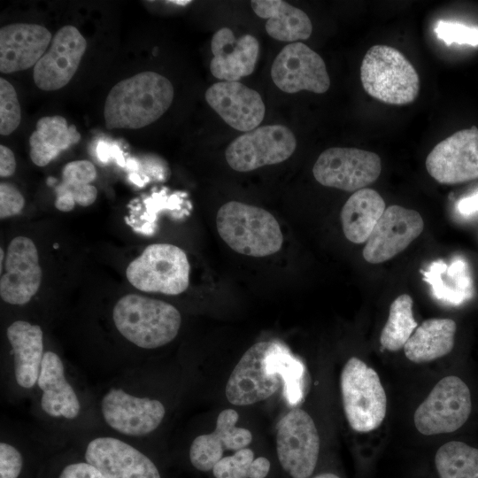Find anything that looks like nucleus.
Segmentation results:
<instances>
[{
	"label": "nucleus",
	"instance_id": "4be33fe9",
	"mask_svg": "<svg viewBox=\"0 0 478 478\" xmlns=\"http://www.w3.org/2000/svg\"><path fill=\"white\" fill-rule=\"evenodd\" d=\"M213 58L212 74L226 81H237L254 71L259 54V43L251 35L235 38L228 27L217 30L211 41Z\"/></svg>",
	"mask_w": 478,
	"mask_h": 478
},
{
	"label": "nucleus",
	"instance_id": "7ed1b4c3",
	"mask_svg": "<svg viewBox=\"0 0 478 478\" xmlns=\"http://www.w3.org/2000/svg\"><path fill=\"white\" fill-rule=\"evenodd\" d=\"M216 227L221 239L235 252L262 258L281 248L283 236L277 220L268 211L237 201L219 209Z\"/></svg>",
	"mask_w": 478,
	"mask_h": 478
},
{
	"label": "nucleus",
	"instance_id": "4468645a",
	"mask_svg": "<svg viewBox=\"0 0 478 478\" xmlns=\"http://www.w3.org/2000/svg\"><path fill=\"white\" fill-rule=\"evenodd\" d=\"M274 83L286 93L308 90L325 93L330 79L322 58L302 42L286 45L276 56L271 68Z\"/></svg>",
	"mask_w": 478,
	"mask_h": 478
},
{
	"label": "nucleus",
	"instance_id": "9d476101",
	"mask_svg": "<svg viewBox=\"0 0 478 478\" xmlns=\"http://www.w3.org/2000/svg\"><path fill=\"white\" fill-rule=\"evenodd\" d=\"M100 412L111 429L127 437L151 434L166 416V407L160 400L119 387L110 388L103 395Z\"/></svg>",
	"mask_w": 478,
	"mask_h": 478
},
{
	"label": "nucleus",
	"instance_id": "0eeeda50",
	"mask_svg": "<svg viewBox=\"0 0 478 478\" xmlns=\"http://www.w3.org/2000/svg\"><path fill=\"white\" fill-rule=\"evenodd\" d=\"M189 271L182 249L170 243H153L128 264L126 276L141 291L179 295L189 285Z\"/></svg>",
	"mask_w": 478,
	"mask_h": 478
},
{
	"label": "nucleus",
	"instance_id": "bb28decb",
	"mask_svg": "<svg viewBox=\"0 0 478 478\" xmlns=\"http://www.w3.org/2000/svg\"><path fill=\"white\" fill-rule=\"evenodd\" d=\"M456 329L455 321L451 319L426 320L417 327L405 344V357L419 364L449 354L454 346Z\"/></svg>",
	"mask_w": 478,
	"mask_h": 478
},
{
	"label": "nucleus",
	"instance_id": "1a4fd4ad",
	"mask_svg": "<svg viewBox=\"0 0 478 478\" xmlns=\"http://www.w3.org/2000/svg\"><path fill=\"white\" fill-rule=\"evenodd\" d=\"M293 132L280 124L258 127L236 137L226 149L228 166L237 172H250L287 160L295 151Z\"/></svg>",
	"mask_w": 478,
	"mask_h": 478
},
{
	"label": "nucleus",
	"instance_id": "f8f14e48",
	"mask_svg": "<svg viewBox=\"0 0 478 478\" xmlns=\"http://www.w3.org/2000/svg\"><path fill=\"white\" fill-rule=\"evenodd\" d=\"M280 464L292 478H308L320 452V436L312 418L302 409L290 410L277 425Z\"/></svg>",
	"mask_w": 478,
	"mask_h": 478
},
{
	"label": "nucleus",
	"instance_id": "423d86ee",
	"mask_svg": "<svg viewBox=\"0 0 478 478\" xmlns=\"http://www.w3.org/2000/svg\"><path fill=\"white\" fill-rule=\"evenodd\" d=\"M343 411L351 428L359 433L376 429L387 412V396L378 374L351 357L341 373Z\"/></svg>",
	"mask_w": 478,
	"mask_h": 478
},
{
	"label": "nucleus",
	"instance_id": "c756f323",
	"mask_svg": "<svg viewBox=\"0 0 478 478\" xmlns=\"http://www.w3.org/2000/svg\"><path fill=\"white\" fill-rule=\"evenodd\" d=\"M96 178V167L89 160H74L65 165L61 181L54 187L55 207L67 212L76 204L83 207L91 205L97 197V189L91 184Z\"/></svg>",
	"mask_w": 478,
	"mask_h": 478
},
{
	"label": "nucleus",
	"instance_id": "a211bd4d",
	"mask_svg": "<svg viewBox=\"0 0 478 478\" xmlns=\"http://www.w3.org/2000/svg\"><path fill=\"white\" fill-rule=\"evenodd\" d=\"M4 266L0 279L1 298L13 305L27 304L42 281L38 251L34 242L26 236L13 238L9 243Z\"/></svg>",
	"mask_w": 478,
	"mask_h": 478
},
{
	"label": "nucleus",
	"instance_id": "473e14b6",
	"mask_svg": "<svg viewBox=\"0 0 478 478\" xmlns=\"http://www.w3.org/2000/svg\"><path fill=\"white\" fill-rule=\"evenodd\" d=\"M270 470L266 458H254L249 448L235 451L231 456L223 457L212 468L215 478H265Z\"/></svg>",
	"mask_w": 478,
	"mask_h": 478
},
{
	"label": "nucleus",
	"instance_id": "393cba45",
	"mask_svg": "<svg viewBox=\"0 0 478 478\" xmlns=\"http://www.w3.org/2000/svg\"><path fill=\"white\" fill-rule=\"evenodd\" d=\"M251 4L258 17L267 19L265 27L272 38L295 42L311 36L312 25L304 11L282 0H254Z\"/></svg>",
	"mask_w": 478,
	"mask_h": 478
},
{
	"label": "nucleus",
	"instance_id": "f3484780",
	"mask_svg": "<svg viewBox=\"0 0 478 478\" xmlns=\"http://www.w3.org/2000/svg\"><path fill=\"white\" fill-rule=\"evenodd\" d=\"M87 42L73 26H64L53 36L48 50L33 69L35 85L53 91L65 87L76 73Z\"/></svg>",
	"mask_w": 478,
	"mask_h": 478
},
{
	"label": "nucleus",
	"instance_id": "f257e3e1",
	"mask_svg": "<svg viewBox=\"0 0 478 478\" xmlns=\"http://www.w3.org/2000/svg\"><path fill=\"white\" fill-rule=\"evenodd\" d=\"M171 81L155 72L139 73L115 84L108 93L104 118L108 129H138L158 120L170 107Z\"/></svg>",
	"mask_w": 478,
	"mask_h": 478
},
{
	"label": "nucleus",
	"instance_id": "a19ab883",
	"mask_svg": "<svg viewBox=\"0 0 478 478\" xmlns=\"http://www.w3.org/2000/svg\"><path fill=\"white\" fill-rule=\"evenodd\" d=\"M313 478H340V477L332 473H323V474L316 475Z\"/></svg>",
	"mask_w": 478,
	"mask_h": 478
},
{
	"label": "nucleus",
	"instance_id": "dca6fc26",
	"mask_svg": "<svg viewBox=\"0 0 478 478\" xmlns=\"http://www.w3.org/2000/svg\"><path fill=\"white\" fill-rule=\"evenodd\" d=\"M84 457L105 478H161L149 457L115 436L92 438L86 445Z\"/></svg>",
	"mask_w": 478,
	"mask_h": 478
},
{
	"label": "nucleus",
	"instance_id": "a878e982",
	"mask_svg": "<svg viewBox=\"0 0 478 478\" xmlns=\"http://www.w3.org/2000/svg\"><path fill=\"white\" fill-rule=\"evenodd\" d=\"M385 209L383 198L374 189L365 188L354 192L340 213L345 237L353 243H366Z\"/></svg>",
	"mask_w": 478,
	"mask_h": 478
},
{
	"label": "nucleus",
	"instance_id": "4c0bfd02",
	"mask_svg": "<svg viewBox=\"0 0 478 478\" xmlns=\"http://www.w3.org/2000/svg\"><path fill=\"white\" fill-rule=\"evenodd\" d=\"M58 478H105L96 467L85 462H74L66 466Z\"/></svg>",
	"mask_w": 478,
	"mask_h": 478
},
{
	"label": "nucleus",
	"instance_id": "f704fd0d",
	"mask_svg": "<svg viewBox=\"0 0 478 478\" xmlns=\"http://www.w3.org/2000/svg\"><path fill=\"white\" fill-rule=\"evenodd\" d=\"M437 37L448 46L451 43L478 45V27L464 24L438 20L435 26Z\"/></svg>",
	"mask_w": 478,
	"mask_h": 478
},
{
	"label": "nucleus",
	"instance_id": "39448f33",
	"mask_svg": "<svg viewBox=\"0 0 478 478\" xmlns=\"http://www.w3.org/2000/svg\"><path fill=\"white\" fill-rule=\"evenodd\" d=\"M365 91L389 104L413 102L420 90L419 75L410 61L397 49L374 45L366 53L360 66Z\"/></svg>",
	"mask_w": 478,
	"mask_h": 478
},
{
	"label": "nucleus",
	"instance_id": "6ab92c4d",
	"mask_svg": "<svg viewBox=\"0 0 478 478\" xmlns=\"http://www.w3.org/2000/svg\"><path fill=\"white\" fill-rule=\"evenodd\" d=\"M208 104L233 128L249 132L262 122L266 107L260 95L238 81H220L207 89Z\"/></svg>",
	"mask_w": 478,
	"mask_h": 478
},
{
	"label": "nucleus",
	"instance_id": "c85d7f7f",
	"mask_svg": "<svg viewBox=\"0 0 478 478\" xmlns=\"http://www.w3.org/2000/svg\"><path fill=\"white\" fill-rule=\"evenodd\" d=\"M423 280L431 287L438 300L459 305L474 295V284L467 264L456 258L450 265L443 260L431 263L428 270L421 271Z\"/></svg>",
	"mask_w": 478,
	"mask_h": 478
},
{
	"label": "nucleus",
	"instance_id": "f03ea898",
	"mask_svg": "<svg viewBox=\"0 0 478 478\" xmlns=\"http://www.w3.org/2000/svg\"><path fill=\"white\" fill-rule=\"evenodd\" d=\"M112 320L126 340L146 350L171 343L181 325V313L173 305L138 294H127L117 301Z\"/></svg>",
	"mask_w": 478,
	"mask_h": 478
},
{
	"label": "nucleus",
	"instance_id": "412c9836",
	"mask_svg": "<svg viewBox=\"0 0 478 478\" xmlns=\"http://www.w3.org/2000/svg\"><path fill=\"white\" fill-rule=\"evenodd\" d=\"M239 415L234 409L220 412L215 429L210 434L197 436L191 443L189 456L192 466L203 472L212 470L223 458L225 451H237L252 441L251 431L236 427Z\"/></svg>",
	"mask_w": 478,
	"mask_h": 478
},
{
	"label": "nucleus",
	"instance_id": "e433bc0d",
	"mask_svg": "<svg viewBox=\"0 0 478 478\" xmlns=\"http://www.w3.org/2000/svg\"><path fill=\"white\" fill-rule=\"evenodd\" d=\"M25 205V199L19 190L12 184L0 183V218L1 220L19 214Z\"/></svg>",
	"mask_w": 478,
	"mask_h": 478
},
{
	"label": "nucleus",
	"instance_id": "ddd939ff",
	"mask_svg": "<svg viewBox=\"0 0 478 478\" xmlns=\"http://www.w3.org/2000/svg\"><path fill=\"white\" fill-rule=\"evenodd\" d=\"M425 164L429 175L442 184L478 179V128L472 126L441 141Z\"/></svg>",
	"mask_w": 478,
	"mask_h": 478
},
{
	"label": "nucleus",
	"instance_id": "37998d69",
	"mask_svg": "<svg viewBox=\"0 0 478 478\" xmlns=\"http://www.w3.org/2000/svg\"><path fill=\"white\" fill-rule=\"evenodd\" d=\"M4 250L3 248L0 249V269H1V273H2V270H3V261H4Z\"/></svg>",
	"mask_w": 478,
	"mask_h": 478
},
{
	"label": "nucleus",
	"instance_id": "20e7f679",
	"mask_svg": "<svg viewBox=\"0 0 478 478\" xmlns=\"http://www.w3.org/2000/svg\"><path fill=\"white\" fill-rule=\"evenodd\" d=\"M288 348L276 341H262L242 356L227 380L225 394L234 405H250L269 398L282 385L281 367Z\"/></svg>",
	"mask_w": 478,
	"mask_h": 478
},
{
	"label": "nucleus",
	"instance_id": "58836bf2",
	"mask_svg": "<svg viewBox=\"0 0 478 478\" xmlns=\"http://www.w3.org/2000/svg\"><path fill=\"white\" fill-rule=\"evenodd\" d=\"M16 170V159L11 149L0 145V176L3 178L12 176Z\"/></svg>",
	"mask_w": 478,
	"mask_h": 478
},
{
	"label": "nucleus",
	"instance_id": "c9c22d12",
	"mask_svg": "<svg viewBox=\"0 0 478 478\" xmlns=\"http://www.w3.org/2000/svg\"><path fill=\"white\" fill-rule=\"evenodd\" d=\"M23 456L17 447L0 443V478H18L23 467Z\"/></svg>",
	"mask_w": 478,
	"mask_h": 478
},
{
	"label": "nucleus",
	"instance_id": "b1692460",
	"mask_svg": "<svg viewBox=\"0 0 478 478\" xmlns=\"http://www.w3.org/2000/svg\"><path fill=\"white\" fill-rule=\"evenodd\" d=\"M6 335L16 384L21 389H31L37 384L45 353L43 332L39 325L19 320L9 325Z\"/></svg>",
	"mask_w": 478,
	"mask_h": 478
},
{
	"label": "nucleus",
	"instance_id": "7c9ffc66",
	"mask_svg": "<svg viewBox=\"0 0 478 478\" xmlns=\"http://www.w3.org/2000/svg\"><path fill=\"white\" fill-rule=\"evenodd\" d=\"M440 478H478V449L451 441L442 445L435 457Z\"/></svg>",
	"mask_w": 478,
	"mask_h": 478
},
{
	"label": "nucleus",
	"instance_id": "2f4dec72",
	"mask_svg": "<svg viewBox=\"0 0 478 478\" xmlns=\"http://www.w3.org/2000/svg\"><path fill=\"white\" fill-rule=\"evenodd\" d=\"M417 325L412 314V297L407 294L398 296L390 305L387 322L382 330V346L390 351H399L404 348Z\"/></svg>",
	"mask_w": 478,
	"mask_h": 478
},
{
	"label": "nucleus",
	"instance_id": "2eb2a0df",
	"mask_svg": "<svg viewBox=\"0 0 478 478\" xmlns=\"http://www.w3.org/2000/svg\"><path fill=\"white\" fill-rule=\"evenodd\" d=\"M423 228L424 221L418 212L400 205H390L385 209L366 240L363 258L372 264L385 262L410 245Z\"/></svg>",
	"mask_w": 478,
	"mask_h": 478
},
{
	"label": "nucleus",
	"instance_id": "ea45409f",
	"mask_svg": "<svg viewBox=\"0 0 478 478\" xmlns=\"http://www.w3.org/2000/svg\"><path fill=\"white\" fill-rule=\"evenodd\" d=\"M458 212L464 216L478 212V192L461 198L457 204Z\"/></svg>",
	"mask_w": 478,
	"mask_h": 478
},
{
	"label": "nucleus",
	"instance_id": "6e6552de",
	"mask_svg": "<svg viewBox=\"0 0 478 478\" xmlns=\"http://www.w3.org/2000/svg\"><path fill=\"white\" fill-rule=\"evenodd\" d=\"M472 410L467 385L458 376L441 379L417 407L413 420L418 431L433 436L456 431L467 420Z\"/></svg>",
	"mask_w": 478,
	"mask_h": 478
},
{
	"label": "nucleus",
	"instance_id": "79ce46f5",
	"mask_svg": "<svg viewBox=\"0 0 478 478\" xmlns=\"http://www.w3.org/2000/svg\"><path fill=\"white\" fill-rule=\"evenodd\" d=\"M168 3H173V4H178V5H187V4H190L191 1H188V0H185V1H168Z\"/></svg>",
	"mask_w": 478,
	"mask_h": 478
},
{
	"label": "nucleus",
	"instance_id": "5701e85b",
	"mask_svg": "<svg viewBox=\"0 0 478 478\" xmlns=\"http://www.w3.org/2000/svg\"><path fill=\"white\" fill-rule=\"evenodd\" d=\"M36 386L41 390L40 407L50 418L73 420L81 411L79 396L66 377L60 356L46 351Z\"/></svg>",
	"mask_w": 478,
	"mask_h": 478
},
{
	"label": "nucleus",
	"instance_id": "72a5a7b5",
	"mask_svg": "<svg viewBox=\"0 0 478 478\" xmlns=\"http://www.w3.org/2000/svg\"><path fill=\"white\" fill-rule=\"evenodd\" d=\"M21 120L20 105L14 87L0 78V134L9 135Z\"/></svg>",
	"mask_w": 478,
	"mask_h": 478
},
{
	"label": "nucleus",
	"instance_id": "cd10ccee",
	"mask_svg": "<svg viewBox=\"0 0 478 478\" xmlns=\"http://www.w3.org/2000/svg\"><path fill=\"white\" fill-rule=\"evenodd\" d=\"M80 140L81 134L76 127L68 125L64 117H42L29 138L30 158L35 166H45Z\"/></svg>",
	"mask_w": 478,
	"mask_h": 478
},
{
	"label": "nucleus",
	"instance_id": "9b49d317",
	"mask_svg": "<svg viewBox=\"0 0 478 478\" xmlns=\"http://www.w3.org/2000/svg\"><path fill=\"white\" fill-rule=\"evenodd\" d=\"M381 172L380 157L357 148H329L320 153L312 167L320 184L353 193L375 181Z\"/></svg>",
	"mask_w": 478,
	"mask_h": 478
},
{
	"label": "nucleus",
	"instance_id": "aec40b11",
	"mask_svg": "<svg viewBox=\"0 0 478 478\" xmlns=\"http://www.w3.org/2000/svg\"><path fill=\"white\" fill-rule=\"evenodd\" d=\"M43 26L14 23L0 29V72L15 73L35 66L52 41Z\"/></svg>",
	"mask_w": 478,
	"mask_h": 478
}]
</instances>
